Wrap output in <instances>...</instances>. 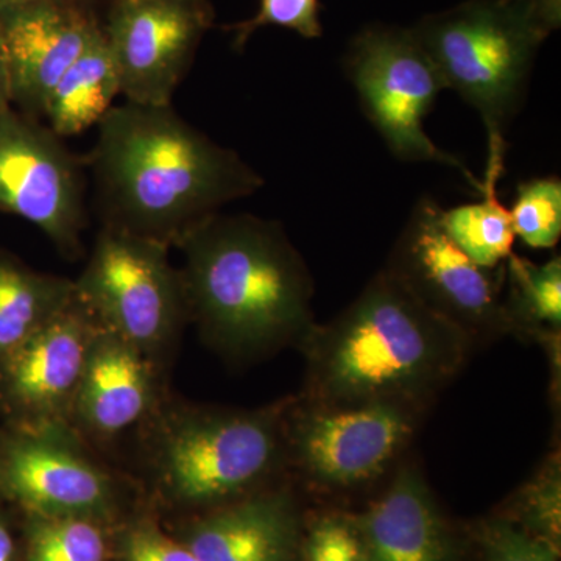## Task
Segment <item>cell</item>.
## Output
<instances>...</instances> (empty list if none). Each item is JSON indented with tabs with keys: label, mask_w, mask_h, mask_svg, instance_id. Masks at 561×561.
I'll return each instance as SVG.
<instances>
[{
	"label": "cell",
	"mask_w": 561,
	"mask_h": 561,
	"mask_svg": "<svg viewBox=\"0 0 561 561\" xmlns=\"http://www.w3.org/2000/svg\"><path fill=\"white\" fill-rule=\"evenodd\" d=\"M442 210L434 198H420L387 268L472 343L511 335L504 305L505 262L494 271L472 262L446 234Z\"/></svg>",
	"instance_id": "cell-11"
},
{
	"label": "cell",
	"mask_w": 561,
	"mask_h": 561,
	"mask_svg": "<svg viewBox=\"0 0 561 561\" xmlns=\"http://www.w3.org/2000/svg\"><path fill=\"white\" fill-rule=\"evenodd\" d=\"M515 238L535 250H548L561 238V181L557 176L524 181L508 209Z\"/></svg>",
	"instance_id": "cell-24"
},
{
	"label": "cell",
	"mask_w": 561,
	"mask_h": 561,
	"mask_svg": "<svg viewBox=\"0 0 561 561\" xmlns=\"http://www.w3.org/2000/svg\"><path fill=\"white\" fill-rule=\"evenodd\" d=\"M420 412L398 402L290 398L284 420L287 478L330 493L370 485L411 443Z\"/></svg>",
	"instance_id": "cell-8"
},
{
	"label": "cell",
	"mask_w": 561,
	"mask_h": 561,
	"mask_svg": "<svg viewBox=\"0 0 561 561\" xmlns=\"http://www.w3.org/2000/svg\"><path fill=\"white\" fill-rule=\"evenodd\" d=\"M561 0H467L412 32L453 90L478 111L486 139L483 187L505 171V133L518 113L537 51L560 27Z\"/></svg>",
	"instance_id": "cell-5"
},
{
	"label": "cell",
	"mask_w": 561,
	"mask_h": 561,
	"mask_svg": "<svg viewBox=\"0 0 561 561\" xmlns=\"http://www.w3.org/2000/svg\"><path fill=\"white\" fill-rule=\"evenodd\" d=\"M24 2H36V0H0V7L13 5V3ZM51 2L73 3V5L88 7V9H94L95 2H98V0H51Z\"/></svg>",
	"instance_id": "cell-31"
},
{
	"label": "cell",
	"mask_w": 561,
	"mask_h": 561,
	"mask_svg": "<svg viewBox=\"0 0 561 561\" xmlns=\"http://www.w3.org/2000/svg\"><path fill=\"white\" fill-rule=\"evenodd\" d=\"M442 224L449 239L483 268L501 267L513 253L511 214L497 190H485L481 202L443 209Z\"/></svg>",
	"instance_id": "cell-22"
},
{
	"label": "cell",
	"mask_w": 561,
	"mask_h": 561,
	"mask_svg": "<svg viewBox=\"0 0 561 561\" xmlns=\"http://www.w3.org/2000/svg\"><path fill=\"white\" fill-rule=\"evenodd\" d=\"M481 561H560V551L530 537L502 515L481 524Z\"/></svg>",
	"instance_id": "cell-28"
},
{
	"label": "cell",
	"mask_w": 561,
	"mask_h": 561,
	"mask_svg": "<svg viewBox=\"0 0 561 561\" xmlns=\"http://www.w3.org/2000/svg\"><path fill=\"white\" fill-rule=\"evenodd\" d=\"M368 561H457L459 546L423 474L402 465L367 511L353 515Z\"/></svg>",
	"instance_id": "cell-17"
},
{
	"label": "cell",
	"mask_w": 561,
	"mask_h": 561,
	"mask_svg": "<svg viewBox=\"0 0 561 561\" xmlns=\"http://www.w3.org/2000/svg\"><path fill=\"white\" fill-rule=\"evenodd\" d=\"M102 27L94 9L36 0L0 7L10 102L41 119L55 84Z\"/></svg>",
	"instance_id": "cell-15"
},
{
	"label": "cell",
	"mask_w": 561,
	"mask_h": 561,
	"mask_svg": "<svg viewBox=\"0 0 561 561\" xmlns=\"http://www.w3.org/2000/svg\"><path fill=\"white\" fill-rule=\"evenodd\" d=\"M171 391V373L101 327L73 398L69 427L124 470L133 442Z\"/></svg>",
	"instance_id": "cell-13"
},
{
	"label": "cell",
	"mask_w": 561,
	"mask_h": 561,
	"mask_svg": "<svg viewBox=\"0 0 561 561\" xmlns=\"http://www.w3.org/2000/svg\"><path fill=\"white\" fill-rule=\"evenodd\" d=\"M101 225L175 249L225 206L250 197L264 179L172 105L113 106L84 158Z\"/></svg>",
	"instance_id": "cell-1"
},
{
	"label": "cell",
	"mask_w": 561,
	"mask_h": 561,
	"mask_svg": "<svg viewBox=\"0 0 561 561\" xmlns=\"http://www.w3.org/2000/svg\"><path fill=\"white\" fill-rule=\"evenodd\" d=\"M121 95L116 62L103 35L95 33L90 46L62 73L46 102L43 117L61 139L98 127Z\"/></svg>",
	"instance_id": "cell-18"
},
{
	"label": "cell",
	"mask_w": 561,
	"mask_h": 561,
	"mask_svg": "<svg viewBox=\"0 0 561 561\" xmlns=\"http://www.w3.org/2000/svg\"><path fill=\"white\" fill-rule=\"evenodd\" d=\"M73 279L39 272L0 250V365L73 297Z\"/></svg>",
	"instance_id": "cell-19"
},
{
	"label": "cell",
	"mask_w": 561,
	"mask_h": 561,
	"mask_svg": "<svg viewBox=\"0 0 561 561\" xmlns=\"http://www.w3.org/2000/svg\"><path fill=\"white\" fill-rule=\"evenodd\" d=\"M0 502L18 515L76 516L116 526L142 501L130 476L66 424L0 423Z\"/></svg>",
	"instance_id": "cell-7"
},
{
	"label": "cell",
	"mask_w": 561,
	"mask_h": 561,
	"mask_svg": "<svg viewBox=\"0 0 561 561\" xmlns=\"http://www.w3.org/2000/svg\"><path fill=\"white\" fill-rule=\"evenodd\" d=\"M190 323L232 364L300 345L313 321V280L278 221L219 213L175 247Z\"/></svg>",
	"instance_id": "cell-2"
},
{
	"label": "cell",
	"mask_w": 561,
	"mask_h": 561,
	"mask_svg": "<svg viewBox=\"0 0 561 561\" xmlns=\"http://www.w3.org/2000/svg\"><path fill=\"white\" fill-rule=\"evenodd\" d=\"M99 328L73 291L68 305L0 365V423L69 426L70 409Z\"/></svg>",
	"instance_id": "cell-14"
},
{
	"label": "cell",
	"mask_w": 561,
	"mask_h": 561,
	"mask_svg": "<svg viewBox=\"0 0 561 561\" xmlns=\"http://www.w3.org/2000/svg\"><path fill=\"white\" fill-rule=\"evenodd\" d=\"M300 502L287 479L169 527L201 561H300Z\"/></svg>",
	"instance_id": "cell-16"
},
{
	"label": "cell",
	"mask_w": 561,
	"mask_h": 561,
	"mask_svg": "<svg viewBox=\"0 0 561 561\" xmlns=\"http://www.w3.org/2000/svg\"><path fill=\"white\" fill-rule=\"evenodd\" d=\"M0 561H22L20 516L0 502Z\"/></svg>",
	"instance_id": "cell-29"
},
{
	"label": "cell",
	"mask_w": 561,
	"mask_h": 561,
	"mask_svg": "<svg viewBox=\"0 0 561 561\" xmlns=\"http://www.w3.org/2000/svg\"><path fill=\"white\" fill-rule=\"evenodd\" d=\"M300 561H368L354 516L330 512L305 522Z\"/></svg>",
	"instance_id": "cell-26"
},
{
	"label": "cell",
	"mask_w": 561,
	"mask_h": 561,
	"mask_svg": "<svg viewBox=\"0 0 561 561\" xmlns=\"http://www.w3.org/2000/svg\"><path fill=\"white\" fill-rule=\"evenodd\" d=\"M213 22L208 0H113L102 31L125 102L172 105Z\"/></svg>",
	"instance_id": "cell-12"
},
{
	"label": "cell",
	"mask_w": 561,
	"mask_h": 561,
	"mask_svg": "<svg viewBox=\"0 0 561 561\" xmlns=\"http://www.w3.org/2000/svg\"><path fill=\"white\" fill-rule=\"evenodd\" d=\"M345 70L364 113L398 160L459 169L482 195V180L459 158L435 146L424 131V117L445 84L412 28H364L351 41Z\"/></svg>",
	"instance_id": "cell-9"
},
{
	"label": "cell",
	"mask_w": 561,
	"mask_h": 561,
	"mask_svg": "<svg viewBox=\"0 0 561 561\" xmlns=\"http://www.w3.org/2000/svg\"><path fill=\"white\" fill-rule=\"evenodd\" d=\"M114 561H201L146 504L114 527Z\"/></svg>",
	"instance_id": "cell-25"
},
{
	"label": "cell",
	"mask_w": 561,
	"mask_h": 561,
	"mask_svg": "<svg viewBox=\"0 0 561 561\" xmlns=\"http://www.w3.org/2000/svg\"><path fill=\"white\" fill-rule=\"evenodd\" d=\"M73 287L102 328L172 373L191 323L169 247L101 225Z\"/></svg>",
	"instance_id": "cell-6"
},
{
	"label": "cell",
	"mask_w": 561,
	"mask_h": 561,
	"mask_svg": "<svg viewBox=\"0 0 561 561\" xmlns=\"http://www.w3.org/2000/svg\"><path fill=\"white\" fill-rule=\"evenodd\" d=\"M504 518L553 549H561V461L552 454L516 491Z\"/></svg>",
	"instance_id": "cell-23"
},
{
	"label": "cell",
	"mask_w": 561,
	"mask_h": 561,
	"mask_svg": "<svg viewBox=\"0 0 561 561\" xmlns=\"http://www.w3.org/2000/svg\"><path fill=\"white\" fill-rule=\"evenodd\" d=\"M262 27L287 28L306 39L320 38V0H260V9L251 20L228 27L234 33L232 47L242 50Z\"/></svg>",
	"instance_id": "cell-27"
},
{
	"label": "cell",
	"mask_w": 561,
	"mask_h": 561,
	"mask_svg": "<svg viewBox=\"0 0 561 561\" xmlns=\"http://www.w3.org/2000/svg\"><path fill=\"white\" fill-rule=\"evenodd\" d=\"M11 105L9 70H7L5 47H3L2 32H0V108Z\"/></svg>",
	"instance_id": "cell-30"
},
{
	"label": "cell",
	"mask_w": 561,
	"mask_h": 561,
	"mask_svg": "<svg viewBox=\"0 0 561 561\" xmlns=\"http://www.w3.org/2000/svg\"><path fill=\"white\" fill-rule=\"evenodd\" d=\"M0 213L36 228L68 260L84 254L87 165L47 125L0 108Z\"/></svg>",
	"instance_id": "cell-10"
},
{
	"label": "cell",
	"mask_w": 561,
	"mask_h": 561,
	"mask_svg": "<svg viewBox=\"0 0 561 561\" xmlns=\"http://www.w3.org/2000/svg\"><path fill=\"white\" fill-rule=\"evenodd\" d=\"M20 516L22 561H114V527L76 516Z\"/></svg>",
	"instance_id": "cell-21"
},
{
	"label": "cell",
	"mask_w": 561,
	"mask_h": 561,
	"mask_svg": "<svg viewBox=\"0 0 561 561\" xmlns=\"http://www.w3.org/2000/svg\"><path fill=\"white\" fill-rule=\"evenodd\" d=\"M504 305L512 334L542 345L560 341L561 260L535 264L512 253L504 264Z\"/></svg>",
	"instance_id": "cell-20"
},
{
	"label": "cell",
	"mask_w": 561,
	"mask_h": 561,
	"mask_svg": "<svg viewBox=\"0 0 561 561\" xmlns=\"http://www.w3.org/2000/svg\"><path fill=\"white\" fill-rule=\"evenodd\" d=\"M290 398L256 409L201 404L171 391L124 461L140 501L173 522L287 479Z\"/></svg>",
	"instance_id": "cell-4"
},
{
	"label": "cell",
	"mask_w": 561,
	"mask_h": 561,
	"mask_svg": "<svg viewBox=\"0 0 561 561\" xmlns=\"http://www.w3.org/2000/svg\"><path fill=\"white\" fill-rule=\"evenodd\" d=\"M474 343L427 308L389 268L300 345L301 397L321 402L387 401L423 411L459 375Z\"/></svg>",
	"instance_id": "cell-3"
}]
</instances>
